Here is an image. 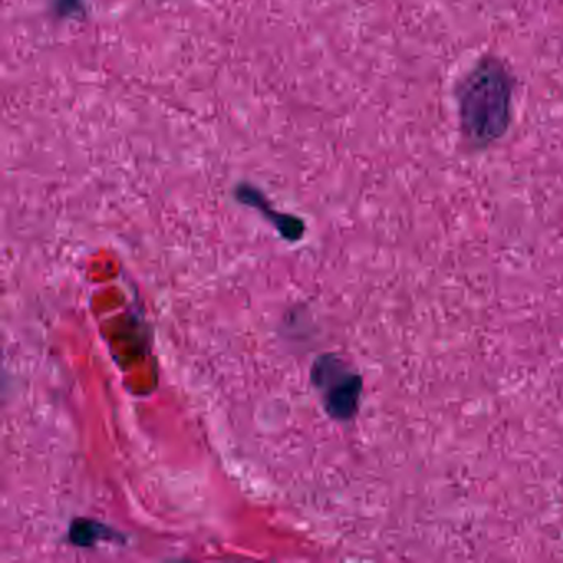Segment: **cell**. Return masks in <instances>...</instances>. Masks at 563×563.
Masks as SVG:
<instances>
[{
	"label": "cell",
	"mask_w": 563,
	"mask_h": 563,
	"mask_svg": "<svg viewBox=\"0 0 563 563\" xmlns=\"http://www.w3.org/2000/svg\"><path fill=\"white\" fill-rule=\"evenodd\" d=\"M510 81L496 62H484L471 71L460 91L461 126L476 144H489L503 136L509 123Z\"/></svg>",
	"instance_id": "1"
},
{
	"label": "cell",
	"mask_w": 563,
	"mask_h": 563,
	"mask_svg": "<svg viewBox=\"0 0 563 563\" xmlns=\"http://www.w3.org/2000/svg\"><path fill=\"white\" fill-rule=\"evenodd\" d=\"M311 377L332 417L349 418L354 413L361 390L357 375L345 371L344 365L332 355H324L316 361Z\"/></svg>",
	"instance_id": "2"
},
{
	"label": "cell",
	"mask_w": 563,
	"mask_h": 563,
	"mask_svg": "<svg viewBox=\"0 0 563 563\" xmlns=\"http://www.w3.org/2000/svg\"><path fill=\"white\" fill-rule=\"evenodd\" d=\"M110 529L90 520H77L70 529V540L77 545H93L97 540L108 539Z\"/></svg>",
	"instance_id": "3"
},
{
	"label": "cell",
	"mask_w": 563,
	"mask_h": 563,
	"mask_svg": "<svg viewBox=\"0 0 563 563\" xmlns=\"http://www.w3.org/2000/svg\"><path fill=\"white\" fill-rule=\"evenodd\" d=\"M77 4L78 0H58V12H60V14H68Z\"/></svg>",
	"instance_id": "4"
}]
</instances>
